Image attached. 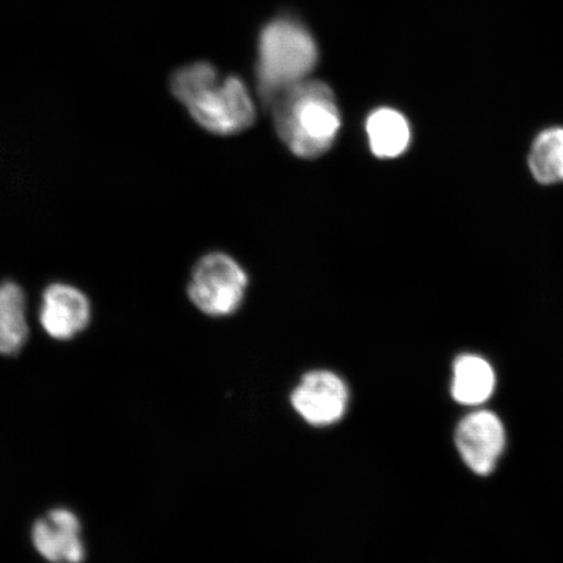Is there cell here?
Returning a JSON list of instances; mask_svg holds the SVG:
<instances>
[{
	"instance_id": "obj_9",
	"label": "cell",
	"mask_w": 563,
	"mask_h": 563,
	"mask_svg": "<svg viewBox=\"0 0 563 563\" xmlns=\"http://www.w3.org/2000/svg\"><path fill=\"white\" fill-rule=\"evenodd\" d=\"M30 336L26 297L15 282L0 284V356L19 354Z\"/></svg>"
},
{
	"instance_id": "obj_12",
	"label": "cell",
	"mask_w": 563,
	"mask_h": 563,
	"mask_svg": "<svg viewBox=\"0 0 563 563\" xmlns=\"http://www.w3.org/2000/svg\"><path fill=\"white\" fill-rule=\"evenodd\" d=\"M528 165L541 185L563 181V130H548L534 140Z\"/></svg>"
},
{
	"instance_id": "obj_10",
	"label": "cell",
	"mask_w": 563,
	"mask_h": 563,
	"mask_svg": "<svg viewBox=\"0 0 563 563\" xmlns=\"http://www.w3.org/2000/svg\"><path fill=\"white\" fill-rule=\"evenodd\" d=\"M369 146L378 158H396L404 154L410 144L411 131L407 119L389 108L372 112L365 124Z\"/></svg>"
},
{
	"instance_id": "obj_8",
	"label": "cell",
	"mask_w": 563,
	"mask_h": 563,
	"mask_svg": "<svg viewBox=\"0 0 563 563\" xmlns=\"http://www.w3.org/2000/svg\"><path fill=\"white\" fill-rule=\"evenodd\" d=\"M90 320V301L79 288L53 284L42 295L40 323L53 340H74L88 328Z\"/></svg>"
},
{
	"instance_id": "obj_7",
	"label": "cell",
	"mask_w": 563,
	"mask_h": 563,
	"mask_svg": "<svg viewBox=\"0 0 563 563\" xmlns=\"http://www.w3.org/2000/svg\"><path fill=\"white\" fill-rule=\"evenodd\" d=\"M32 543L51 563H81L86 560L80 519L65 508L48 511L33 525Z\"/></svg>"
},
{
	"instance_id": "obj_11",
	"label": "cell",
	"mask_w": 563,
	"mask_h": 563,
	"mask_svg": "<svg viewBox=\"0 0 563 563\" xmlns=\"http://www.w3.org/2000/svg\"><path fill=\"white\" fill-rule=\"evenodd\" d=\"M496 386L492 365L481 356L462 355L454 363L452 385L457 404L477 406L488 400Z\"/></svg>"
},
{
	"instance_id": "obj_4",
	"label": "cell",
	"mask_w": 563,
	"mask_h": 563,
	"mask_svg": "<svg viewBox=\"0 0 563 563\" xmlns=\"http://www.w3.org/2000/svg\"><path fill=\"white\" fill-rule=\"evenodd\" d=\"M246 285L249 278L234 258L224 253H210L197 263L188 295L201 312L229 316L242 306Z\"/></svg>"
},
{
	"instance_id": "obj_6",
	"label": "cell",
	"mask_w": 563,
	"mask_h": 563,
	"mask_svg": "<svg viewBox=\"0 0 563 563\" xmlns=\"http://www.w3.org/2000/svg\"><path fill=\"white\" fill-rule=\"evenodd\" d=\"M505 428L497 415L476 411L467 415L455 432L462 460L477 475H489L505 449Z\"/></svg>"
},
{
	"instance_id": "obj_1",
	"label": "cell",
	"mask_w": 563,
	"mask_h": 563,
	"mask_svg": "<svg viewBox=\"0 0 563 563\" xmlns=\"http://www.w3.org/2000/svg\"><path fill=\"white\" fill-rule=\"evenodd\" d=\"M172 90L195 121L216 135H235L255 122V104L244 82L236 76L222 79L209 63L176 70Z\"/></svg>"
},
{
	"instance_id": "obj_2",
	"label": "cell",
	"mask_w": 563,
	"mask_h": 563,
	"mask_svg": "<svg viewBox=\"0 0 563 563\" xmlns=\"http://www.w3.org/2000/svg\"><path fill=\"white\" fill-rule=\"evenodd\" d=\"M272 108L278 136L300 158L322 156L341 130L333 90L322 81L297 84L284 91Z\"/></svg>"
},
{
	"instance_id": "obj_3",
	"label": "cell",
	"mask_w": 563,
	"mask_h": 563,
	"mask_svg": "<svg viewBox=\"0 0 563 563\" xmlns=\"http://www.w3.org/2000/svg\"><path fill=\"white\" fill-rule=\"evenodd\" d=\"M319 58L312 34L298 21L278 19L260 35L257 87L267 104L287 89L307 80Z\"/></svg>"
},
{
	"instance_id": "obj_5",
	"label": "cell",
	"mask_w": 563,
	"mask_h": 563,
	"mask_svg": "<svg viewBox=\"0 0 563 563\" xmlns=\"http://www.w3.org/2000/svg\"><path fill=\"white\" fill-rule=\"evenodd\" d=\"M294 411L316 428L335 426L346 417L350 389L336 373L319 369L307 373L291 394Z\"/></svg>"
}]
</instances>
